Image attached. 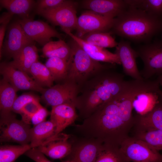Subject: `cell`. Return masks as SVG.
<instances>
[{
	"label": "cell",
	"instance_id": "36",
	"mask_svg": "<svg viewBox=\"0 0 162 162\" xmlns=\"http://www.w3.org/2000/svg\"><path fill=\"white\" fill-rule=\"evenodd\" d=\"M64 0H39L36 2L35 12L38 14L43 10L56 8L61 4Z\"/></svg>",
	"mask_w": 162,
	"mask_h": 162
},
{
	"label": "cell",
	"instance_id": "12",
	"mask_svg": "<svg viewBox=\"0 0 162 162\" xmlns=\"http://www.w3.org/2000/svg\"><path fill=\"white\" fill-rule=\"evenodd\" d=\"M34 42L27 36L17 20L14 22L8 27L6 36L0 54V58L3 55L13 58L24 47Z\"/></svg>",
	"mask_w": 162,
	"mask_h": 162
},
{
	"label": "cell",
	"instance_id": "16",
	"mask_svg": "<svg viewBox=\"0 0 162 162\" xmlns=\"http://www.w3.org/2000/svg\"><path fill=\"white\" fill-rule=\"evenodd\" d=\"M82 4L88 10L113 18L128 6L126 0H85L82 2Z\"/></svg>",
	"mask_w": 162,
	"mask_h": 162
},
{
	"label": "cell",
	"instance_id": "18",
	"mask_svg": "<svg viewBox=\"0 0 162 162\" xmlns=\"http://www.w3.org/2000/svg\"><path fill=\"white\" fill-rule=\"evenodd\" d=\"M76 108L74 104L68 103L52 107L50 120L55 126V136L61 133L77 119L78 116Z\"/></svg>",
	"mask_w": 162,
	"mask_h": 162
},
{
	"label": "cell",
	"instance_id": "15",
	"mask_svg": "<svg viewBox=\"0 0 162 162\" xmlns=\"http://www.w3.org/2000/svg\"><path fill=\"white\" fill-rule=\"evenodd\" d=\"M70 137L61 133L36 148L52 159H63L69 155L72 150V143L69 140Z\"/></svg>",
	"mask_w": 162,
	"mask_h": 162
},
{
	"label": "cell",
	"instance_id": "40",
	"mask_svg": "<svg viewBox=\"0 0 162 162\" xmlns=\"http://www.w3.org/2000/svg\"><path fill=\"white\" fill-rule=\"evenodd\" d=\"M160 86H162V75L158 76L156 79Z\"/></svg>",
	"mask_w": 162,
	"mask_h": 162
},
{
	"label": "cell",
	"instance_id": "41",
	"mask_svg": "<svg viewBox=\"0 0 162 162\" xmlns=\"http://www.w3.org/2000/svg\"><path fill=\"white\" fill-rule=\"evenodd\" d=\"M62 162H74L72 160L68 158H67L65 160L63 161Z\"/></svg>",
	"mask_w": 162,
	"mask_h": 162
},
{
	"label": "cell",
	"instance_id": "39",
	"mask_svg": "<svg viewBox=\"0 0 162 162\" xmlns=\"http://www.w3.org/2000/svg\"><path fill=\"white\" fill-rule=\"evenodd\" d=\"M25 154L35 162H51L45 155L35 148H31Z\"/></svg>",
	"mask_w": 162,
	"mask_h": 162
},
{
	"label": "cell",
	"instance_id": "17",
	"mask_svg": "<svg viewBox=\"0 0 162 162\" xmlns=\"http://www.w3.org/2000/svg\"><path fill=\"white\" fill-rule=\"evenodd\" d=\"M116 47L115 53L118 57L124 73L134 80H143L136 62V58L138 57L136 52L131 47L129 42L121 40Z\"/></svg>",
	"mask_w": 162,
	"mask_h": 162
},
{
	"label": "cell",
	"instance_id": "7",
	"mask_svg": "<svg viewBox=\"0 0 162 162\" xmlns=\"http://www.w3.org/2000/svg\"><path fill=\"white\" fill-rule=\"evenodd\" d=\"M142 60L143 67L140 71L143 78L149 79L162 75V43H147L136 50Z\"/></svg>",
	"mask_w": 162,
	"mask_h": 162
},
{
	"label": "cell",
	"instance_id": "27",
	"mask_svg": "<svg viewBox=\"0 0 162 162\" xmlns=\"http://www.w3.org/2000/svg\"><path fill=\"white\" fill-rule=\"evenodd\" d=\"M29 73L32 75L35 81L41 87L49 88L53 86L54 80L50 70L45 64L38 61L33 64Z\"/></svg>",
	"mask_w": 162,
	"mask_h": 162
},
{
	"label": "cell",
	"instance_id": "31",
	"mask_svg": "<svg viewBox=\"0 0 162 162\" xmlns=\"http://www.w3.org/2000/svg\"><path fill=\"white\" fill-rule=\"evenodd\" d=\"M31 148L29 144L1 146L0 147V162H14Z\"/></svg>",
	"mask_w": 162,
	"mask_h": 162
},
{
	"label": "cell",
	"instance_id": "32",
	"mask_svg": "<svg viewBox=\"0 0 162 162\" xmlns=\"http://www.w3.org/2000/svg\"><path fill=\"white\" fill-rule=\"evenodd\" d=\"M128 4L162 19V0H126Z\"/></svg>",
	"mask_w": 162,
	"mask_h": 162
},
{
	"label": "cell",
	"instance_id": "22",
	"mask_svg": "<svg viewBox=\"0 0 162 162\" xmlns=\"http://www.w3.org/2000/svg\"><path fill=\"white\" fill-rule=\"evenodd\" d=\"M18 91L8 82L3 78L0 82V121L4 120L14 114L12 112L14 103L17 96Z\"/></svg>",
	"mask_w": 162,
	"mask_h": 162
},
{
	"label": "cell",
	"instance_id": "6",
	"mask_svg": "<svg viewBox=\"0 0 162 162\" xmlns=\"http://www.w3.org/2000/svg\"><path fill=\"white\" fill-rule=\"evenodd\" d=\"M77 3L71 0H64L57 7L41 11V16L52 24L59 26L66 34L76 29L78 17Z\"/></svg>",
	"mask_w": 162,
	"mask_h": 162
},
{
	"label": "cell",
	"instance_id": "21",
	"mask_svg": "<svg viewBox=\"0 0 162 162\" xmlns=\"http://www.w3.org/2000/svg\"><path fill=\"white\" fill-rule=\"evenodd\" d=\"M160 86L158 84L136 95L133 101V107L137 114L144 115L153 109L160 99Z\"/></svg>",
	"mask_w": 162,
	"mask_h": 162
},
{
	"label": "cell",
	"instance_id": "10",
	"mask_svg": "<svg viewBox=\"0 0 162 162\" xmlns=\"http://www.w3.org/2000/svg\"><path fill=\"white\" fill-rule=\"evenodd\" d=\"M114 18L102 15L87 10L78 17L76 30L77 36L81 38L93 32H106L111 29Z\"/></svg>",
	"mask_w": 162,
	"mask_h": 162
},
{
	"label": "cell",
	"instance_id": "5",
	"mask_svg": "<svg viewBox=\"0 0 162 162\" xmlns=\"http://www.w3.org/2000/svg\"><path fill=\"white\" fill-rule=\"evenodd\" d=\"M119 148L128 162H162V154L147 142L133 136L124 140Z\"/></svg>",
	"mask_w": 162,
	"mask_h": 162
},
{
	"label": "cell",
	"instance_id": "9",
	"mask_svg": "<svg viewBox=\"0 0 162 162\" xmlns=\"http://www.w3.org/2000/svg\"><path fill=\"white\" fill-rule=\"evenodd\" d=\"M31 129L30 124L17 119L14 115L0 122V141L29 144Z\"/></svg>",
	"mask_w": 162,
	"mask_h": 162
},
{
	"label": "cell",
	"instance_id": "20",
	"mask_svg": "<svg viewBox=\"0 0 162 162\" xmlns=\"http://www.w3.org/2000/svg\"><path fill=\"white\" fill-rule=\"evenodd\" d=\"M67 34L75 41L94 60L112 64H121L118 56L115 53H112L105 48L88 44L71 32H68Z\"/></svg>",
	"mask_w": 162,
	"mask_h": 162
},
{
	"label": "cell",
	"instance_id": "37",
	"mask_svg": "<svg viewBox=\"0 0 162 162\" xmlns=\"http://www.w3.org/2000/svg\"><path fill=\"white\" fill-rule=\"evenodd\" d=\"M13 15L8 12L3 13L0 18V54L1 53L4 38L7 26Z\"/></svg>",
	"mask_w": 162,
	"mask_h": 162
},
{
	"label": "cell",
	"instance_id": "28",
	"mask_svg": "<svg viewBox=\"0 0 162 162\" xmlns=\"http://www.w3.org/2000/svg\"><path fill=\"white\" fill-rule=\"evenodd\" d=\"M110 32H96L87 34L80 38L87 43L104 48L116 47L118 43Z\"/></svg>",
	"mask_w": 162,
	"mask_h": 162
},
{
	"label": "cell",
	"instance_id": "19",
	"mask_svg": "<svg viewBox=\"0 0 162 162\" xmlns=\"http://www.w3.org/2000/svg\"><path fill=\"white\" fill-rule=\"evenodd\" d=\"M135 116V132L162 130V100L160 97L158 102L148 113Z\"/></svg>",
	"mask_w": 162,
	"mask_h": 162
},
{
	"label": "cell",
	"instance_id": "35",
	"mask_svg": "<svg viewBox=\"0 0 162 162\" xmlns=\"http://www.w3.org/2000/svg\"><path fill=\"white\" fill-rule=\"evenodd\" d=\"M38 98L34 95L29 94L26 93L17 97L13 105L12 111L15 113L20 114L23 107L27 104Z\"/></svg>",
	"mask_w": 162,
	"mask_h": 162
},
{
	"label": "cell",
	"instance_id": "30",
	"mask_svg": "<svg viewBox=\"0 0 162 162\" xmlns=\"http://www.w3.org/2000/svg\"><path fill=\"white\" fill-rule=\"evenodd\" d=\"M54 81L65 80L67 77L68 61L56 57L49 58L45 64Z\"/></svg>",
	"mask_w": 162,
	"mask_h": 162
},
{
	"label": "cell",
	"instance_id": "14",
	"mask_svg": "<svg viewBox=\"0 0 162 162\" xmlns=\"http://www.w3.org/2000/svg\"><path fill=\"white\" fill-rule=\"evenodd\" d=\"M67 158L74 162H94L103 144L96 139L81 137L72 142Z\"/></svg>",
	"mask_w": 162,
	"mask_h": 162
},
{
	"label": "cell",
	"instance_id": "4",
	"mask_svg": "<svg viewBox=\"0 0 162 162\" xmlns=\"http://www.w3.org/2000/svg\"><path fill=\"white\" fill-rule=\"evenodd\" d=\"M69 44L71 53L68 61V79L80 88L88 80L101 71L112 66L102 64L92 59L74 40Z\"/></svg>",
	"mask_w": 162,
	"mask_h": 162
},
{
	"label": "cell",
	"instance_id": "24",
	"mask_svg": "<svg viewBox=\"0 0 162 162\" xmlns=\"http://www.w3.org/2000/svg\"><path fill=\"white\" fill-rule=\"evenodd\" d=\"M56 128L51 121H45L31 128L30 145L36 148L55 136Z\"/></svg>",
	"mask_w": 162,
	"mask_h": 162
},
{
	"label": "cell",
	"instance_id": "25",
	"mask_svg": "<svg viewBox=\"0 0 162 162\" xmlns=\"http://www.w3.org/2000/svg\"><path fill=\"white\" fill-rule=\"evenodd\" d=\"M0 3L8 12L24 18L30 17L29 14L35 8L36 2L33 0H0Z\"/></svg>",
	"mask_w": 162,
	"mask_h": 162
},
{
	"label": "cell",
	"instance_id": "11",
	"mask_svg": "<svg viewBox=\"0 0 162 162\" xmlns=\"http://www.w3.org/2000/svg\"><path fill=\"white\" fill-rule=\"evenodd\" d=\"M21 26L27 36L34 41L44 46L50 41L51 38H62V34L48 23L34 20L31 18H21L17 20Z\"/></svg>",
	"mask_w": 162,
	"mask_h": 162
},
{
	"label": "cell",
	"instance_id": "1",
	"mask_svg": "<svg viewBox=\"0 0 162 162\" xmlns=\"http://www.w3.org/2000/svg\"><path fill=\"white\" fill-rule=\"evenodd\" d=\"M145 89L142 81H128L118 95L102 104L82 124L76 125V132L81 137L94 139L103 144L119 147L129 136L134 124V100Z\"/></svg>",
	"mask_w": 162,
	"mask_h": 162
},
{
	"label": "cell",
	"instance_id": "8",
	"mask_svg": "<svg viewBox=\"0 0 162 162\" xmlns=\"http://www.w3.org/2000/svg\"><path fill=\"white\" fill-rule=\"evenodd\" d=\"M64 81L63 83L44 89L41 98L46 104L52 107L68 103L74 104L76 107L80 88L74 82L68 79Z\"/></svg>",
	"mask_w": 162,
	"mask_h": 162
},
{
	"label": "cell",
	"instance_id": "23",
	"mask_svg": "<svg viewBox=\"0 0 162 162\" xmlns=\"http://www.w3.org/2000/svg\"><path fill=\"white\" fill-rule=\"evenodd\" d=\"M38 49L34 43L24 47L8 62L15 68L27 74L29 73L30 68L33 63L38 61Z\"/></svg>",
	"mask_w": 162,
	"mask_h": 162
},
{
	"label": "cell",
	"instance_id": "42",
	"mask_svg": "<svg viewBox=\"0 0 162 162\" xmlns=\"http://www.w3.org/2000/svg\"><path fill=\"white\" fill-rule=\"evenodd\" d=\"M159 93L160 97L162 100V91L160 90L159 92Z\"/></svg>",
	"mask_w": 162,
	"mask_h": 162
},
{
	"label": "cell",
	"instance_id": "13",
	"mask_svg": "<svg viewBox=\"0 0 162 162\" xmlns=\"http://www.w3.org/2000/svg\"><path fill=\"white\" fill-rule=\"evenodd\" d=\"M0 72L3 78L8 82L18 91L30 90L42 93L44 89L30 78L27 74L15 68L8 62H4L1 63Z\"/></svg>",
	"mask_w": 162,
	"mask_h": 162
},
{
	"label": "cell",
	"instance_id": "38",
	"mask_svg": "<svg viewBox=\"0 0 162 162\" xmlns=\"http://www.w3.org/2000/svg\"><path fill=\"white\" fill-rule=\"evenodd\" d=\"M49 114L47 110L42 106L37 112L30 117V124H31L34 126L45 121L46 117Z\"/></svg>",
	"mask_w": 162,
	"mask_h": 162
},
{
	"label": "cell",
	"instance_id": "2",
	"mask_svg": "<svg viewBox=\"0 0 162 162\" xmlns=\"http://www.w3.org/2000/svg\"><path fill=\"white\" fill-rule=\"evenodd\" d=\"M162 29V19L128 4L114 18L112 32L135 42H148Z\"/></svg>",
	"mask_w": 162,
	"mask_h": 162
},
{
	"label": "cell",
	"instance_id": "29",
	"mask_svg": "<svg viewBox=\"0 0 162 162\" xmlns=\"http://www.w3.org/2000/svg\"><path fill=\"white\" fill-rule=\"evenodd\" d=\"M94 162H128L119 147L103 144Z\"/></svg>",
	"mask_w": 162,
	"mask_h": 162
},
{
	"label": "cell",
	"instance_id": "3",
	"mask_svg": "<svg viewBox=\"0 0 162 162\" xmlns=\"http://www.w3.org/2000/svg\"><path fill=\"white\" fill-rule=\"evenodd\" d=\"M102 71L87 81L80 88L81 94L77 98L76 108L79 111L80 116L84 119L117 94L113 80Z\"/></svg>",
	"mask_w": 162,
	"mask_h": 162
},
{
	"label": "cell",
	"instance_id": "34",
	"mask_svg": "<svg viewBox=\"0 0 162 162\" xmlns=\"http://www.w3.org/2000/svg\"><path fill=\"white\" fill-rule=\"evenodd\" d=\"M42 107L39 103V99L28 103L23 107L20 113L22 117V120L30 124V117L37 112Z\"/></svg>",
	"mask_w": 162,
	"mask_h": 162
},
{
	"label": "cell",
	"instance_id": "26",
	"mask_svg": "<svg viewBox=\"0 0 162 162\" xmlns=\"http://www.w3.org/2000/svg\"><path fill=\"white\" fill-rule=\"evenodd\" d=\"M43 55L44 57L59 58L68 61L71 53V48L69 44L62 39L58 41H50L42 48Z\"/></svg>",
	"mask_w": 162,
	"mask_h": 162
},
{
	"label": "cell",
	"instance_id": "33",
	"mask_svg": "<svg viewBox=\"0 0 162 162\" xmlns=\"http://www.w3.org/2000/svg\"><path fill=\"white\" fill-rule=\"evenodd\" d=\"M133 137L143 141L157 151H162V130L135 132Z\"/></svg>",
	"mask_w": 162,
	"mask_h": 162
}]
</instances>
